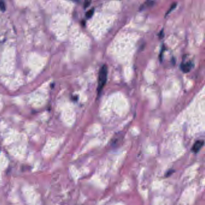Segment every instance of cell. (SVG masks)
<instances>
[{
  "label": "cell",
  "mask_w": 205,
  "mask_h": 205,
  "mask_svg": "<svg viewBox=\"0 0 205 205\" xmlns=\"http://www.w3.org/2000/svg\"><path fill=\"white\" fill-rule=\"evenodd\" d=\"M108 75V68L107 66L103 64L99 72L98 76V94L100 93L102 90L103 87L106 84Z\"/></svg>",
  "instance_id": "cell-1"
},
{
  "label": "cell",
  "mask_w": 205,
  "mask_h": 205,
  "mask_svg": "<svg viewBox=\"0 0 205 205\" xmlns=\"http://www.w3.org/2000/svg\"><path fill=\"white\" fill-rule=\"evenodd\" d=\"M204 145V141L203 140H198L195 142L192 148V151L194 153H197L200 150L201 148Z\"/></svg>",
  "instance_id": "cell-2"
},
{
  "label": "cell",
  "mask_w": 205,
  "mask_h": 205,
  "mask_svg": "<svg viewBox=\"0 0 205 205\" xmlns=\"http://www.w3.org/2000/svg\"><path fill=\"white\" fill-rule=\"evenodd\" d=\"M192 66H193V64L191 62H188L185 63H183L180 66V68L184 72L188 73L191 70Z\"/></svg>",
  "instance_id": "cell-3"
},
{
  "label": "cell",
  "mask_w": 205,
  "mask_h": 205,
  "mask_svg": "<svg viewBox=\"0 0 205 205\" xmlns=\"http://www.w3.org/2000/svg\"><path fill=\"white\" fill-rule=\"evenodd\" d=\"M155 1H146V2H145V3L141 5V7H140V9L141 10H145V9H147V8L151 7L153 6V4H155Z\"/></svg>",
  "instance_id": "cell-4"
},
{
  "label": "cell",
  "mask_w": 205,
  "mask_h": 205,
  "mask_svg": "<svg viewBox=\"0 0 205 205\" xmlns=\"http://www.w3.org/2000/svg\"><path fill=\"white\" fill-rule=\"evenodd\" d=\"M94 12H95V10H94V9H92L91 10H88L86 14V17L87 18H90L91 17H92V16L94 14Z\"/></svg>",
  "instance_id": "cell-5"
},
{
  "label": "cell",
  "mask_w": 205,
  "mask_h": 205,
  "mask_svg": "<svg viewBox=\"0 0 205 205\" xmlns=\"http://www.w3.org/2000/svg\"><path fill=\"white\" fill-rule=\"evenodd\" d=\"M176 3H174V4H171V7H170V8L169 9V11H168V12H167V13H166V15H168L170 12H171V11H172L175 7H176Z\"/></svg>",
  "instance_id": "cell-6"
},
{
  "label": "cell",
  "mask_w": 205,
  "mask_h": 205,
  "mask_svg": "<svg viewBox=\"0 0 205 205\" xmlns=\"http://www.w3.org/2000/svg\"><path fill=\"white\" fill-rule=\"evenodd\" d=\"M0 10L1 11H4L5 10V4L3 1H0Z\"/></svg>",
  "instance_id": "cell-7"
},
{
  "label": "cell",
  "mask_w": 205,
  "mask_h": 205,
  "mask_svg": "<svg viewBox=\"0 0 205 205\" xmlns=\"http://www.w3.org/2000/svg\"><path fill=\"white\" fill-rule=\"evenodd\" d=\"M174 172V170H170L167 171V172L166 173L165 176H166V177H169V176H170L171 174H172Z\"/></svg>",
  "instance_id": "cell-8"
},
{
  "label": "cell",
  "mask_w": 205,
  "mask_h": 205,
  "mask_svg": "<svg viewBox=\"0 0 205 205\" xmlns=\"http://www.w3.org/2000/svg\"><path fill=\"white\" fill-rule=\"evenodd\" d=\"M90 3H91L90 1H86L85 3H84V7H85V8L87 7L88 6V5H90Z\"/></svg>",
  "instance_id": "cell-9"
}]
</instances>
